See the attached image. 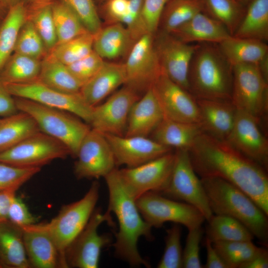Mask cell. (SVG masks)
Wrapping results in <instances>:
<instances>
[{"label":"cell","mask_w":268,"mask_h":268,"mask_svg":"<svg viewBox=\"0 0 268 268\" xmlns=\"http://www.w3.org/2000/svg\"><path fill=\"white\" fill-rule=\"evenodd\" d=\"M15 97L31 100L42 105L64 110L90 124L93 107L89 105L80 92L63 93L48 87L38 80L24 84L4 83Z\"/></svg>","instance_id":"cell-12"},{"label":"cell","mask_w":268,"mask_h":268,"mask_svg":"<svg viewBox=\"0 0 268 268\" xmlns=\"http://www.w3.org/2000/svg\"><path fill=\"white\" fill-rule=\"evenodd\" d=\"M166 231L164 253L157 267L183 268V249L181 244V227L179 224L174 223Z\"/></svg>","instance_id":"cell-43"},{"label":"cell","mask_w":268,"mask_h":268,"mask_svg":"<svg viewBox=\"0 0 268 268\" xmlns=\"http://www.w3.org/2000/svg\"><path fill=\"white\" fill-rule=\"evenodd\" d=\"M154 35L147 33L136 41L124 63L126 85L138 94L145 93L162 73L155 51Z\"/></svg>","instance_id":"cell-14"},{"label":"cell","mask_w":268,"mask_h":268,"mask_svg":"<svg viewBox=\"0 0 268 268\" xmlns=\"http://www.w3.org/2000/svg\"><path fill=\"white\" fill-rule=\"evenodd\" d=\"M18 112L14 97L8 91L5 84L0 81V117H8Z\"/></svg>","instance_id":"cell-52"},{"label":"cell","mask_w":268,"mask_h":268,"mask_svg":"<svg viewBox=\"0 0 268 268\" xmlns=\"http://www.w3.org/2000/svg\"><path fill=\"white\" fill-rule=\"evenodd\" d=\"M233 36L263 41L268 40V0H253L247 5Z\"/></svg>","instance_id":"cell-32"},{"label":"cell","mask_w":268,"mask_h":268,"mask_svg":"<svg viewBox=\"0 0 268 268\" xmlns=\"http://www.w3.org/2000/svg\"><path fill=\"white\" fill-rule=\"evenodd\" d=\"M93 51V34L87 31L74 38L56 44L48 54L67 66L86 56Z\"/></svg>","instance_id":"cell-39"},{"label":"cell","mask_w":268,"mask_h":268,"mask_svg":"<svg viewBox=\"0 0 268 268\" xmlns=\"http://www.w3.org/2000/svg\"><path fill=\"white\" fill-rule=\"evenodd\" d=\"M151 88L165 119L190 123H200L196 99L187 90L162 72Z\"/></svg>","instance_id":"cell-17"},{"label":"cell","mask_w":268,"mask_h":268,"mask_svg":"<svg viewBox=\"0 0 268 268\" xmlns=\"http://www.w3.org/2000/svg\"><path fill=\"white\" fill-rule=\"evenodd\" d=\"M175 153V163L169 182L160 194L191 204L198 209L207 221L213 213L201 178L193 167L188 151L179 149Z\"/></svg>","instance_id":"cell-10"},{"label":"cell","mask_w":268,"mask_h":268,"mask_svg":"<svg viewBox=\"0 0 268 268\" xmlns=\"http://www.w3.org/2000/svg\"><path fill=\"white\" fill-rule=\"evenodd\" d=\"M70 155L67 147L57 139L39 132L0 153V162L22 168H41L54 160Z\"/></svg>","instance_id":"cell-11"},{"label":"cell","mask_w":268,"mask_h":268,"mask_svg":"<svg viewBox=\"0 0 268 268\" xmlns=\"http://www.w3.org/2000/svg\"><path fill=\"white\" fill-rule=\"evenodd\" d=\"M170 34L191 43L218 44L231 35L225 26L205 12H200Z\"/></svg>","instance_id":"cell-25"},{"label":"cell","mask_w":268,"mask_h":268,"mask_svg":"<svg viewBox=\"0 0 268 268\" xmlns=\"http://www.w3.org/2000/svg\"><path fill=\"white\" fill-rule=\"evenodd\" d=\"M207 222L205 237L212 243L252 241L255 238L245 225L231 217L213 214Z\"/></svg>","instance_id":"cell-36"},{"label":"cell","mask_w":268,"mask_h":268,"mask_svg":"<svg viewBox=\"0 0 268 268\" xmlns=\"http://www.w3.org/2000/svg\"><path fill=\"white\" fill-rule=\"evenodd\" d=\"M104 135L112 149L116 166L136 167L171 152L173 149L145 136Z\"/></svg>","instance_id":"cell-20"},{"label":"cell","mask_w":268,"mask_h":268,"mask_svg":"<svg viewBox=\"0 0 268 268\" xmlns=\"http://www.w3.org/2000/svg\"><path fill=\"white\" fill-rule=\"evenodd\" d=\"M213 214L231 217L268 245V215L245 192L218 177L200 178Z\"/></svg>","instance_id":"cell-3"},{"label":"cell","mask_w":268,"mask_h":268,"mask_svg":"<svg viewBox=\"0 0 268 268\" xmlns=\"http://www.w3.org/2000/svg\"><path fill=\"white\" fill-rule=\"evenodd\" d=\"M175 159V152L134 167H126L119 172L127 190L136 200L144 193L160 194L169 182Z\"/></svg>","instance_id":"cell-13"},{"label":"cell","mask_w":268,"mask_h":268,"mask_svg":"<svg viewBox=\"0 0 268 268\" xmlns=\"http://www.w3.org/2000/svg\"><path fill=\"white\" fill-rule=\"evenodd\" d=\"M26 18V7L20 1L8 9L0 22V70L14 52L19 31Z\"/></svg>","instance_id":"cell-33"},{"label":"cell","mask_w":268,"mask_h":268,"mask_svg":"<svg viewBox=\"0 0 268 268\" xmlns=\"http://www.w3.org/2000/svg\"><path fill=\"white\" fill-rule=\"evenodd\" d=\"M0 265L6 268H31L22 229L8 220L0 222Z\"/></svg>","instance_id":"cell-27"},{"label":"cell","mask_w":268,"mask_h":268,"mask_svg":"<svg viewBox=\"0 0 268 268\" xmlns=\"http://www.w3.org/2000/svg\"><path fill=\"white\" fill-rule=\"evenodd\" d=\"M107 0H94L95 2H98L100 3H103L105 1H106Z\"/></svg>","instance_id":"cell-60"},{"label":"cell","mask_w":268,"mask_h":268,"mask_svg":"<svg viewBox=\"0 0 268 268\" xmlns=\"http://www.w3.org/2000/svg\"><path fill=\"white\" fill-rule=\"evenodd\" d=\"M126 81L124 63L105 61L99 71L82 86L80 92L86 102L94 107Z\"/></svg>","instance_id":"cell-24"},{"label":"cell","mask_w":268,"mask_h":268,"mask_svg":"<svg viewBox=\"0 0 268 268\" xmlns=\"http://www.w3.org/2000/svg\"><path fill=\"white\" fill-rule=\"evenodd\" d=\"M104 178L109 192L107 211L114 213L118 221L119 229L113 244L115 256L132 267H150L139 253L137 244L141 237L148 241L154 239L152 227L141 216L136 200L127 190L119 170L115 168Z\"/></svg>","instance_id":"cell-2"},{"label":"cell","mask_w":268,"mask_h":268,"mask_svg":"<svg viewBox=\"0 0 268 268\" xmlns=\"http://www.w3.org/2000/svg\"><path fill=\"white\" fill-rule=\"evenodd\" d=\"M205 13L217 20L233 36L243 17L246 7L237 0H204Z\"/></svg>","instance_id":"cell-38"},{"label":"cell","mask_w":268,"mask_h":268,"mask_svg":"<svg viewBox=\"0 0 268 268\" xmlns=\"http://www.w3.org/2000/svg\"><path fill=\"white\" fill-rule=\"evenodd\" d=\"M203 133L226 140L233 128L236 109L231 101L196 99Z\"/></svg>","instance_id":"cell-22"},{"label":"cell","mask_w":268,"mask_h":268,"mask_svg":"<svg viewBox=\"0 0 268 268\" xmlns=\"http://www.w3.org/2000/svg\"><path fill=\"white\" fill-rule=\"evenodd\" d=\"M202 130L199 123L178 122L164 118L152 132V138L163 145L188 150Z\"/></svg>","instance_id":"cell-28"},{"label":"cell","mask_w":268,"mask_h":268,"mask_svg":"<svg viewBox=\"0 0 268 268\" xmlns=\"http://www.w3.org/2000/svg\"><path fill=\"white\" fill-rule=\"evenodd\" d=\"M40 170V168H22L0 162V190L17 191Z\"/></svg>","instance_id":"cell-45"},{"label":"cell","mask_w":268,"mask_h":268,"mask_svg":"<svg viewBox=\"0 0 268 268\" xmlns=\"http://www.w3.org/2000/svg\"><path fill=\"white\" fill-rule=\"evenodd\" d=\"M15 190H0V222L8 220L11 202L16 196Z\"/></svg>","instance_id":"cell-54"},{"label":"cell","mask_w":268,"mask_h":268,"mask_svg":"<svg viewBox=\"0 0 268 268\" xmlns=\"http://www.w3.org/2000/svg\"><path fill=\"white\" fill-rule=\"evenodd\" d=\"M188 84L196 99L231 101L233 67L217 44L199 43L190 65Z\"/></svg>","instance_id":"cell-4"},{"label":"cell","mask_w":268,"mask_h":268,"mask_svg":"<svg viewBox=\"0 0 268 268\" xmlns=\"http://www.w3.org/2000/svg\"><path fill=\"white\" fill-rule=\"evenodd\" d=\"M204 232L202 226L188 230L185 248L183 250V268H203L200 257V244Z\"/></svg>","instance_id":"cell-48"},{"label":"cell","mask_w":268,"mask_h":268,"mask_svg":"<svg viewBox=\"0 0 268 268\" xmlns=\"http://www.w3.org/2000/svg\"><path fill=\"white\" fill-rule=\"evenodd\" d=\"M217 45L232 66L240 64L258 65L268 55V45L257 39L231 36Z\"/></svg>","instance_id":"cell-29"},{"label":"cell","mask_w":268,"mask_h":268,"mask_svg":"<svg viewBox=\"0 0 268 268\" xmlns=\"http://www.w3.org/2000/svg\"><path fill=\"white\" fill-rule=\"evenodd\" d=\"M240 3L246 7L247 5L253 0H237Z\"/></svg>","instance_id":"cell-59"},{"label":"cell","mask_w":268,"mask_h":268,"mask_svg":"<svg viewBox=\"0 0 268 268\" xmlns=\"http://www.w3.org/2000/svg\"><path fill=\"white\" fill-rule=\"evenodd\" d=\"M14 97L18 111L31 116L42 132L64 144L76 158L80 144L91 129L70 113L26 98Z\"/></svg>","instance_id":"cell-5"},{"label":"cell","mask_w":268,"mask_h":268,"mask_svg":"<svg viewBox=\"0 0 268 268\" xmlns=\"http://www.w3.org/2000/svg\"><path fill=\"white\" fill-rule=\"evenodd\" d=\"M99 189V183L94 181L81 199L63 205L57 215L47 222L59 253L61 268H67L66 251L85 226L95 209Z\"/></svg>","instance_id":"cell-6"},{"label":"cell","mask_w":268,"mask_h":268,"mask_svg":"<svg viewBox=\"0 0 268 268\" xmlns=\"http://www.w3.org/2000/svg\"><path fill=\"white\" fill-rule=\"evenodd\" d=\"M8 10V9L3 7L0 3V22L5 17Z\"/></svg>","instance_id":"cell-58"},{"label":"cell","mask_w":268,"mask_h":268,"mask_svg":"<svg viewBox=\"0 0 268 268\" xmlns=\"http://www.w3.org/2000/svg\"><path fill=\"white\" fill-rule=\"evenodd\" d=\"M135 42L123 24L113 23L93 35V50L104 60H114L127 56Z\"/></svg>","instance_id":"cell-26"},{"label":"cell","mask_w":268,"mask_h":268,"mask_svg":"<svg viewBox=\"0 0 268 268\" xmlns=\"http://www.w3.org/2000/svg\"><path fill=\"white\" fill-rule=\"evenodd\" d=\"M202 12H205L204 0H168L161 13L158 28L171 33Z\"/></svg>","instance_id":"cell-34"},{"label":"cell","mask_w":268,"mask_h":268,"mask_svg":"<svg viewBox=\"0 0 268 268\" xmlns=\"http://www.w3.org/2000/svg\"><path fill=\"white\" fill-rule=\"evenodd\" d=\"M144 0H129L127 13L122 20L134 40L136 42L147 32L143 16Z\"/></svg>","instance_id":"cell-47"},{"label":"cell","mask_w":268,"mask_h":268,"mask_svg":"<svg viewBox=\"0 0 268 268\" xmlns=\"http://www.w3.org/2000/svg\"><path fill=\"white\" fill-rule=\"evenodd\" d=\"M139 94L125 85L105 102L93 107L90 124L103 134L124 136L130 111Z\"/></svg>","instance_id":"cell-18"},{"label":"cell","mask_w":268,"mask_h":268,"mask_svg":"<svg viewBox=\"0 0 268 268\" xmlns=\"http://www.w3.org/2000/svg\"><path fill=\"white\" fill-rule=\"evenodd\" d=\"M40 131L33 118L23 112L0 118V153Z\"/></svg>","instance_id":"cell-30"},{"label":"cell","mask_w":268,"mask_h":268,"mask_svg":"<svg viewBox=\"0 0 268 268\" xmlns=\"http://www.w3.org/2000/svg\"><path fill=\"white\" fill-rule=\"evenodd\" d=\"M128 7L129 0H107L102 3L101 11L109 24L121 23Z\"/></svg>","instance_id":"cell-51"},{"label":"cell","mask_w":268,"mask_h":268,"mask_svg":"<svg viewBox=\"0 0 268 268\" xmlns=\"http://www.w3.org/2000/svg\"><path fill=\"white\" fill-rule=\"evenodd\" d=\"M38 80L48 87L66 93L79 92L82 87L67 66L48 54L41 61Z\"/></svg>","instance_id":"cell-31"},{"label":"cell","mask_w":268,"mask_h":268,"mask_svg":"<svg viewBox=\"0 0 268 268\" xmlns=\"http://www.w3.org/2000/svg\"><path fill=\"white\" fill-rule=\"evenodd\" d=\"M1 268V266H0V268Z\"/></svg>","instance_id":"cell-61"},{"label":"cell","mask_w":268,"mask_h":268,"mask_svg":"<svg viewBox=\"0 0 268 268\" xmlns=\"http://www.w3.org/2000/svg\"><path fill=\"white\" fill-rule=\"evenodd\" d=\"M154 44L162 72L189 91L190 65L199 43H187L160 31L154 35Z\"/></svg>","instance_id":"cell-16"},{"label":"cell","mask_w":268,"mask_h":268,"mask_svg":"<svg viewBox=\"0 0 268 268\" xmlns=\"http://www.w3.org/2000/svg\"><path fill=\"white\" fill-rule=\"evenodd\" d=\"M53 0H21L26 7H32L50 3Z\"/></svg>","instance_id":"cell-56"},{"label":"cell","mask_w":268,"mask_h":268,"mask_svg":"<svg viewBox=\"0 0 268 268\" xmlns=\"http://www.w3.org/2000/svg\"><path fill=\"white\" fill-rule=\"evenodd\" d=\"M205 246L206 250V260L203 266L204 268H227L212 243L206 237L205 239Z\"/></svg>","instance_id":"cell-53"},{"label":"cell","mask_w":268,"mask_h":268,"mask_svg":"<svg viewBox=\"0 0 268 268\" xmlns=\"http://www.w3.org/2000/svg\"><path fill=\"white\" fill-rule=\"evenodd\" d=\"M26 7L27 18L33 24L48 52L57 44L52 2Z\"/></svg>","instance_id":"cell-41"},{"label":"cell","mask_w":268,"mask_h":268,"mask_svg":"<svg viewBox=\"0 0 268 268\" xmlns=\"http://www.w3.org/2000/svg\"><path fill=\"white\" fill-rule=\"evenodd\" d=\"M233 67L231 101L238 110L260 120L268 109V81L258 65L240 64Z\"/></svg>","instance_id":"cell-7"},{"label":"cell","mask_w":268,"mask_h":268,"mask_svg":"<svg viewBox=\"0 0 268 268\" xmlns=\"http://www.w3.org/2000/svg\"><path fill=\"white\" fill-rule=\"evenodd\" d=\"M74 165L77 179L105 177L116 168L110 145L104 134L90 129L79 147Z\"/></svg>","instance_id":"cell-15"},{"label":"cell","mask_w":268,"mask_h":268,"mask_svg":"<svg viewBox=\"0 0 268 268\" xmlns=\"http://www.w3.org/2000/svg\"><path fill=\"white\" fill-rule=\"evenodd\" d=\"M137 208L144 220L152 228H160L167 222L182 224L188 230L202 226L205 220L196 207L153 192L136 200Z\"/></svg>","instance_id":"cell-9"},{"label":"cell","mask_w":268,"mask_h":268,"mask_svg":"<svg viewBox=\"0 0 268 268\" xmlns=\"http://www.w3.org/2000/svg\"><path fill=\"white\" fill-rule=\"evenodd\" d=\"M268 268V251L265 248L258 254L243 264L240 268Z\"/></svg>","instance_id":"cell-55"},{"label":"cell","mask_w":268,"mask_h":268,"mask_svg":"<svg viewBox=\"0 0 268 268\" xmlns=\"http://www.w3.org/2000/svg\"><path fill=\"white\" fill-rule=\"evenodd\" d=\"M77 16L86 29L95 34L102 27L94 0H59Z\"/></svg>","instance_id":"cell-44"},{"label":"cell","mask_w":268,"mask_h":268,"mask_svg":"<svg viewBox=\"0 0 268 268\" xmlns=\"http://www.w3.org/2000/svg\"><path fill=\"white\" fill-rule=\"evenodd\" d=\"M200 178H221L248 195L268 215L267 170L225 140L201 133L188 150Z\"/></svg>","instance_id":"cell-1"},{"label":"cell","mask_w":268,"mask_h":268,"mask_svg":"<svg viewBox=\"0 0 268 268\" xmlns=\"http://www.w3.org/2000/svg\"><path fill=\"white\" fill-rule=\"evenodd\" d=\"M259 122L252 115L237 110L233 128L225 141L268 170V141L260 129Z\"/></svg>","instance_id":"cell-19"},{"label":"cell","mask_w":268,"mask_h":268,"mask_svg":"<svg viewBox=\"0 0 268 268\" xmlns=\"http://www.w3.org/2000/svg\"><path fill=\"white\" fill-rule=\"evenodd\" d=\"M52 10L57 44L69 40L88 31L73 11L60 0L52 1Z\"/></svg>","instance_id":"cell-37"},{"label":"cell","mask_w":268,"mask_h":268,"mask_svg":"<svg viewBox=\"0 0 268 268\" xmlns=\"http://www.w3.org/2000/svg\"><path fill=\"white\" fill-rule=\"evenodd\" d=\"M41 61L13 53L0 70V81L3 83L24 84L37 81Z\"/></svg>","instance_id":"cell-35"},{"label":"cell","mask_w":268,"mask_h":268,"mask_svg":"<svg viewBox=\"0 0 268 268\" xmlns=\"http://www.w3.org/2000/svg\"><path fill=\"white\" fill-rule=\"evenodd\" d=\"M104 62V60L93 50L86 56L67 67L82 86L99 71Z\"/></svg>","instance_id":"cell-46"},{"label":"cell","mask_w":268,"mask_h":268,"mask_svg":"<svg viewBox=\"0 0 268 268\" xmlns=\"http://www.w3.org/2000/svg\"><path fill=\"white\" fill-rule=\"evenodd\" d=\"M111 213H103L100 208L94 209L88 222L67 248L65 261L67 268H97L101 250L109 246L113 239L111 234H99L98 229L104 222L112 227L114 224Z\"/></svg>","instance_id":"cell-8"},{"label":"cell","mask_w":268,"mask_h":268,"mask_svg":"<svg viewBox=\"0 0 268 268\" xmlns=\"http://www.w3.org/2000/svg\"><path fill=\"white\" fill-rule=\"evenodd\" d=\"M8 220L20 227L37 223V218L30 213L23 201L16 196L11 202L8 210Z\"/></svg>","instance_id":"cell-50"},{"label":"cell","mask_w":268,"mask_h":268,"mask_svg":"<svg viewBox=\"0 0 268 268\" xmlns=\"http://www.w3.org/2000/svg\"><path fill=\"white\" fill-rule=\"evenodd\" d=\"M212 244L227 268H240L264 248L252 241H219Z\"/></svg>","instance_id":"cell-40"},{"label":"cell","mask_w":268,"mask_h":268,"mask_svg":"<svg viewBox=\"0 0 268 268\" xmlns=\"http://www.w3.org/2000/svg\"><path fill=\"white\" fill-rule=\"evenodd\" d=\"M168 0H144L143 16L148 33L155 35L158 30L160 17Z\"/></svg>","instance_id":"cell-49"},{"label":"cell","mask_w":268,"mask_h":268,"mask_svg":"<svg viewBox=\"0 0 268 268\" xmlns=\"http://www.w3.org/2000/svg\"><path fill=\"white\" fill-rule=\"evenodd\" d=\"M20 1L21 0H0L1 4L8 10Z\"/></svg>","instance_id":"cell-57"},{"label":"cell","mask_w":268,"mask_h":268,"mask_svg":"<svg viewBox=\"0 0 268 268\" xmlns=\"http://www.w3.org/2000/svg\"><path fill=\"white\" fill-rule=\"evenodd\" d=\"M14 53L40 61L48 54L41 38L27 18L19 31Z\"/></svg>","instance_id":"cell-42"},{"label":"cell","mask_w":268,"mask_h":268,"mask_svg":"<svg viewBox=\"0 0 268 268\" xmlns=\"http://www.w3.org/2000/svg\"><path fill=\"white\" fill-rule=\"evenodd\" d=\"M21 228L31 268H61L59 253L47 222L36 223Z\"/></svg>","instance_id":"cell-21"},{"label":"cell","mask_w":268,"mask_h":268,"mask_svg":"<svg viewBox=\"0 0 268 268\" xmlns=\"http://www.w3.org/2000/svg\"><path fill=\"white\" fill-rule=\"evenodd\" d=\"M164 118L161 108L151 87L132 106L124 136L147 137Z\"/></svg>","instance_id":"cell-23"}]
</instances>
